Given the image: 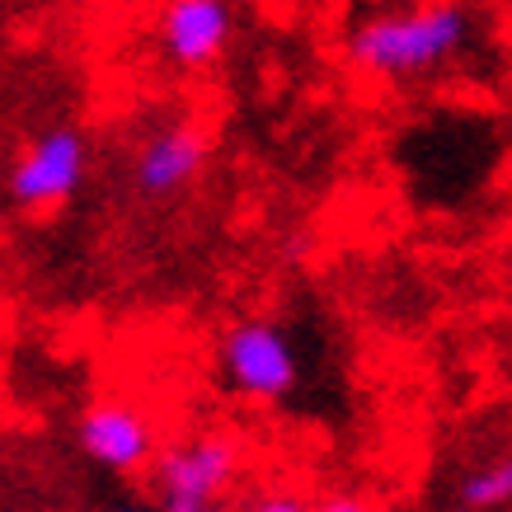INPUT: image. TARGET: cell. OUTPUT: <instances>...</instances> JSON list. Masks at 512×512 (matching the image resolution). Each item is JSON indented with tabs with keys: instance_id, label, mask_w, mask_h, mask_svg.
<instances>
[{
	"instance_id": "8",
	"label": "cell",
	"mask_w": 512,
	"mask_h": 512,
	"mask_svg": "<svg viewBox=\"0 0 512 512\" xmlns=\"http://www.w3.org/2000/svg\"><path fill=\"white\" fill-rule=\"evenodd\" d=\"M461 503L466 508H503V503H512V451H503V456H494V461H484V466H475L461 480Z\"/></svg>"
},
{
	"instance_id": "2",
	"label": "cell",
	"mask_w": 512,
	"mask_h": 512,
	"mask_svg": "<svg viewBox=\"0 0 512 512\" xmlns=\"http://www.w3.org/2000/svg\"><path fill=\"white\" fill-rule=\"evenodd\" d=\"M221 381L240 395V400L273 404L292 395L301 381V362L287 339V329L273 320H235L217 343Z\"/></svg>"
},
{
	"instance_id": "6",
	"label": "cell",
	"mask_w": 512,
	"mask_h": 512,
	"mask_svg": "<svg viewBox=\"0 0 512 512\" xmlns=\"http://www.w3.org/2000/svg\"><path fill=\"white\" fill-rule=\"evenodd\" d=\"M240 470V447L226 433H198L188 442L165 447L156 456V484L165 498H198V503H217Z\"/></svg>"
},
{
	"instance_id": "11",
	"label": "cell",
	"mask_w": 512,
	"mask_h": 512,
	"mask_svg": "<svg viewBox=\"0 0 512 512\" xmlns=\"http://www.w3.org/2000/svg\"><path fill=\"white\" fill-rule=\"evenodd\" d=\"M160 512H217V503H198V498H165Z\"/></svg>"
},
{
	"instance_id": "10",
	"label": "cell",
	"mask_w": 512,
	"mask_h": 512,
	"mask_svg": "<svg viewBox=\"0 0 512 512\" xmlns=\"http://www.w3.org/2000/svg\"><path fill=\"white\" fill-rule=\"evenodd\" d=\"M315 512H372V503L357 498V494H334V498H325Z\"/></svg>"
},
{
	"instance_id": "5",
	"label": "cell",
	"mask_w": 512,
	"mask_h": 512,
	"mask_svg": "<svg viewBox=\"0 0 512 512\" xmlns=\"http://www.w3.org/2000/svg\"><path fill=\"white\" fill-rule=\"evenodd\" d=\"M76 442L94 466L113 475H132L146 461H156V428L132 400H94L76 423Z\"/></svg>"
},
{
	"instance_id": "7",
	"label": "cell",
	"mask_w": 512,
	"mask_h": 512,
	"mask_svg": "<svg viewBox=\"0 0 512 512\" xmlns=\"http://www.w3.org/2000/svg\"><path fill=\"white\" fill-rule=\"evenodd\" d=\"M207 165V137L193 123L156 127L132 156V184L146 198H170L188 188Z\"/></svg>"
},
{
	"instance_id": "1",
	"label": "cell",
	"mask_w": 512,
	"mask_h": 512,
	"mask_svg": "<svg viewBox=\"0 0 512 512\" xmlns=\"http://www.w3.org/2000/svg\"><path fill=\"white\" fill-rule=\"evenodd\" d=\"M470 33L475 19L461 0H428L414 10H390L353 24L343 38V62L372 80H414L461 57Z\"/></svg>"
},
{
	"instance_id": "12",
	"label": "cell",
	"mask_w": 512,
	"mask_h": 512,
	"mask_svg": "<svg viewBox=\"0 0 512 512\" xmlns=\"http://www.w3.org/2000/svg\"><path fill=\"white\" fill-rule=\"evenodd\" d=\"M118 512H146V508H118Z\"/></svg>"
},
{
	"instance_id": "3",
	"label": "cell",
	"mask_w": 512,
	"mask_h": 512,
	"mask_svg": "<svg viewBox=\"0 0 512 512\" xmlns=\"http://www.w3.org/2000/svg\"><path fill=\"white\" fill-rule=\"evenodd\" d=\"M90 170V141L76 123H52L24 146L5 174V193L19 212H52L80 188Z\"/></svg>"
},
{
	"instance_id": "9",
	"label": "cell",
	"mask_w": 512,
	"mask_h": 512,
	"mask_svg": "<svg viewBox=\"0 0 512 512\" xmlns=\"http://www.w3.org/2000/svg\"><path fill=\"white\" fill-rule=\"evenodd\" d=\"M245 512H315V508L306 498H296L292 489H268V494H259Z\"/></svg>"
},
{
	"instance_id": "4",
	"label": "cell",
	"mask_w": 512,
	"mask_h": 512,
	"mask_svg": "<svg viewBox=\"0 0 512 512\" xmlns=\"http://www.w3.org/2000/svg\"><path fill=\"white\" fill-rule=\"evenodd\" d=\"M231 33V0H160L156 10V52L174 71H207L231 47Z\"/></svg>"
}]
</instances>
